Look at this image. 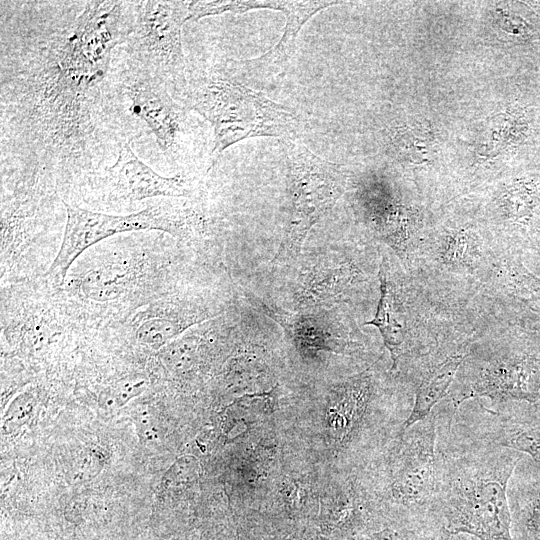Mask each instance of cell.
I'll return each mask as SVG.
<instances>
[{"label": "cell", "mask_w": 540, "mask_h": 540, "mask_svg": "<svg viewBox=\"0 0 540 540\" xmlns=\"http://www.w3.org/2000/svg\"><path fill=\"white\" fill-rule=\"evenodd\" d=\"M13 3L11 15L1 11V152L60 175L93 172L121 141L106 88L132 2Z\"/></svg>", "instance_id": "obj_1"}, {"label": "cell", "mask_w": 540, "mask_h": 540, "mask_svg": "<svg viewBox=\"0 0 540 540\" xmlns=\"http://www.w3.org/2000/svg\"><path fill=\"white\" fill-rule=\"evenodd\" d=\"M438 421V525L480 540H513L508 484L523 454L483 441L452 420L445 402Z\"/></svg>", "instance_id": "obj_2"}, {"label": "cell", "mask_w": 540, "mask_h": 540, "mask_svg": "<svg viewBox=\"0 0 540 540\" xmlns=\"http://www.w3.org/2000/svg\"><path fill=\"white\" fill-rule=\"evenodd\" d=\"M186 109L203 116L213 127L211 167L230 146L254 137L297 139L304 124L286 107L217 71L187 70L180 92Z\"/></svg>", "instance_id": "obj_3"}, {"label": "cell", "mask_w": 540, "mask_h": 540, "mask_svg": "<svg viewBox=\"0 0 540 540\" xmlns=\"http://www.w3.org/2000/svg\"><path fill=\"white\" fill-rule=\"evenodd\" d=\"M438 421L434 407L423 420L394 439L381 468L378 489L366 493L380 497L393 524L429 531L438 528Z\"/></svg>", "instance_id": "obj_4"}, {"label": "cell", "mask_w": 540, "mask_h": 540, "mask_svg": "<svg viewBox=\"0 0 540 540\" xmlns=\"http://www.w3.org/2000/svg\"><path fill=\"white\" fill-rule=\"evenodd\" d=\"M167 85L124 55L111 69L106 88V113L115 133L129 142L143 133L154 136L162 152L180 156L186 128V108L171 96Z\"/></svg>", "instance_id": "obj_5"}, {"label": "cell", "mask_w": 540, "mask_h": 540, "mask_svg": "<svg viewBox=\"0 0 540 540\" xmlns=\"http://www.w3.org/2000/svg\"><path fill=\"white\" fill-rule=\"evenodd\" d=\"M133 28L123 44L124 55L161 79L174 92L186 83L187 64L181 32L192 19L188 1H132Z\"/></svg>", "instance_id": "obj_6"}, {"label": "cell", "mask_w": 540, "mask_h": 540, "mask_svg": "<svg viewBox=\"0 0 540 540\" xmlns=\"http://www.w3.org/2000/svg\"><path fill=\"white\" fill-rule=\"evenodd\" d=\"M289 175V219L278 256L296 254L312 226L343 194L341 168L297 139L283 141Z\"/></svg>", "instance_id": "obj_7"}, {"label": "cell", "mask_w": 540, "mask_h": 540, "mask_svg": "<svg viewBox=\"0 0 540 540\" xmlns=\"http://www.w3.org/2000/svg\"><path fill=\"white\" fill-rule=\"evenodd\" d=\"M66 208V225L56 257L46 275L62 283L74 261L89 247L113 235L161 230L171 234L185 232L197 217L190 210L168 205L150 206L137 213L112 215L73 206Z\"/></svg>", "instance_id": "obj_8"}, {"label": "cell", "mask_w": 540, "mask_h": 540, "mask_svg": "<svg viewBox=\"0 0 540 540\" xmlns=\"http://www.w3.org/2000/svg\"><path fill=\"white\" fill-rule=\"evenodd\" d=\"M488 398L490 403L540 401V354L529 348H506L476 358L465 385L449 396L454 412L462 403Z\"/></svg>", "instance_id": "obj_9"}, {"label": "cell", "mask_w": 540, "mask_h": 540, "mask_svg": "<svg viewBox=\"0 0 540 540\" xmlns=\"http://www.w3.org/2000/svg\"><path fill=\"white\" fill-rule=\"evenodd\" d=\"M456 419L475 437L540 464V401L487 404L468 400L460 406Z\"/></svg>", "instance_id": "obj_10"}, {"label": "cell", "mask_w": 540, "mask_h": 540, "mask_svg": "<svg viewBox=\"0 0 540 540\" xmlns=\"http://www.w3.org/2000/svg\"><path fill=\"white\" fill-rule=\"evenodd\" d=\"M377 399L374 374L363 371L334 385L328 395L326 422L332 442L351 448L372 425Z\"/></svg>", "instance_id": "obj_11"}, {"label": "cell", "mask_w": 540, "mask_h": 540, "mask_svg": "<svg viewBox=\"0 0 540 540\" xmlns=\"http://www.w3.org/2000/svg\"><path fill=\"white\" fill-rule=\"evenodd\" d=\"M109 196L127 202L154 197H188L190 189L180 175L164 177L144 163L126 139H121L115 162L104 168Z\"/></svg>", "instance_id": "obj_12"}, {"label": "cell", "mask_w": 540, "mask_h": 540, "mask_svg": "<svg viewBox=\"0 0 540 540\" xmlns=\"http://www.w3.org/2000/svg\"><path fill=\"white\" fill-rule=\"evenodd\" d=\"M340 4L336 1H273L272 10L286 16V25L278 43L265 54L239 61H232L227 72L231 75L265 77L279 74L292 57L296 39L302 26L317 12Z\"/></svg>", "instance_id": "obj_13"}, {"label": "cell", "mask_w": 540, "mask_h": 540, "mask_svg": "<svg viewBox=\"0 0 540 540\" xmlns=\"http://www.w3.org/2000/svg\"><path fill=\"white\" fill-rule=\"evenodd\" d=\"M468 354L466 345H462L442 356H434L413 372V406L404 430L426 418L434 407L447 397Z\"/></svg>", "instance_id": "obj_14"}, {"label": "cell", "mask_w": 540, "mask_h": 540, "mask_svg": "<svg viewBox=\"0 0 540 540\" xmlns=\"http://www.w3.org/2000/svg\"><path fill=\"white\" fill-rule=\"evenodd\" d=\"M508 501L516 540H540V464L527 455L510 478Z\"/></svg>", "instance_id": "obj_15"}, {"label": "cell", "mask_w": 540, "mask_h": 540, "mask_svg": "<svg viewBox=\"0 0 540 540\" xmlns=\"http://www.w3.org/2000/svg\"><path fill=\"white\" fill-rule=\"evenodd\" d=\"M381 295L375 317L366 322L378 328L384 345L390 352L392 369L398 367L400 358L408 351L407 329L402 320L393 283L387 278L384 265L380 269Z\"/></svg>", "instance_id": "obj_16"}, {"label": "cell", "mask_w": 540, "mask_h": 540, "mask_svg": "<svg viewBox=\"0 0 540 540\" xmlns=\"http://www.w3.org/2000/svg\"><path fill=\"white\" fill-rule=\"evenodd\" d=\"M276 403L274 390L259 394H245L229 404L224 412V430L228 436H233L235 429H247L265 417L269 416ZM236 434L237 435V432Z\"/></svg>", "instance_id": "obj_17"}, {"label": "cell", "mask_w": 540, "mask_h": 540, "mask_svg": "<svg viewBox=\"0 0 540 540\" xmlns=\"http://www.w3.org/2000/svg\"><path fill=\"white\" fill-rule=\"evenodd\" d=\"M193 322L187 319L179 320L162 313L150 314L137 326L136 337L141 344L158 350L164 348Z\"/></svg>", "instance_id": "obj_18"}, {"label": "cell", "mask_w": 540, "mask_h": 540, "mask_svg": "<svg viewBox=\"0 0 540 540\" xmlns=\"http://www.w3.org/2000/svg\"><path fill=\"white\" fill-rule=\"evenodd\" d=\"M428 137L420 133L419 130L410 128H400L393 137V144L397 152L410 160H416V157L423 158L427 155Z\"/></svg>", "instance_id": "obj_19"}, {"label": "cell", "mask_w": 540, "mask_h": 540, "mask_svg": "<svg viewBox=\"0 0 540 540\" xmlns=\"http://www.w3.org/2000/svg\"><path fill=\"white\" fill-rule=\"evenodd\" d=\"M35 398L32 393L19 394L9 405L5 417L4 427L6 431H14L27 422L35 407Z\"/></svg>", "instance_id": "obj_20"}, {"label": "cell", "mask_w": 540, "mask_h": 540, "mask_svg": "<svg viewBox=\"0 0 540 540\" xmlns=\"http://www.w3.org/2000/svg\"><path fill=\"white\" fill-rule=\"evenodd\" d=\"M147 386V380L140 376H130L116 382L108 391L107 399L114 406L121 407L140 395Z\"/></svg>", "instance_id": "obj_21"}]
</instances>
